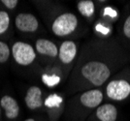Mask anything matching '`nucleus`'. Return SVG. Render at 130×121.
<instances>
[{"mask_svg": "<svg viewBox=\"0 0 130 121\" xmlns=\"http://www.w3.org/2000/svg\"><path fill=\"white\" fill-rule=\"evenodd\" d=\"M96 116L100 121H116L118 118V110L112 104L102 105L96 110Z\"/></svg>", "mask_w": 130, "mask_h": 121, "instance_id": "obj_10", "label": "nucleus"}, {"mask_svg": "<svg viewBox=\"0 0 130 121\" xmlns=\"http://www.w3.org/2000/svg\"><path fill=\"white\" fill-rule=\"evenodd\" d=\"M10 17L5 11H0V34H3L9 27Z\"/></svg>", "mask_w": 130, "mask_h": 121, "instance_id": "obj_13", "label": "nucleus"}, {"mask_svg": "<svg viewBox=\"0 0 130 121\" xmlns=\"http://www.w3.org/2000/svg\"><path fill=\"white\" fill-rule=\"evenodd\" d=\"M0 114H1V110H0Z\"/></svg>", "mask_w": 130, "mask_h": 121, "instance_id": "obj_20", "label": "nucleus"}, {"mask_svg": "<svg viewBox=\"0 0 130 121\" xmlns=\"http://www.w3.org/2000/svg\"><path fill=\"white\" fill-rule=\"evenodd\" d=\"M106 93L110 99L122 101L130 95V83L124 79L112 80L107 85Z\"/></svg>", "mask_w": 130, "mask_h": 121, "instance_id": "obj_4", "label": "nucleus"}, {"mask_svg": "<svg viewBox=\"0 0 130 121\" xmlns=\"http://www.w3.org/2000/svg\"><path fill=\"white\" fill-rule=\"evenodd\" d=\"M77 54V46L73 41H65L60 45L58 57L64 64H69L74 60Z\"/></svg>", "mask_w": 130, "mask_h": 121, "instance_id": "obj_6", "label": "nucleus"}, {"mask_svg": "<svg viewBox=\"0 0 130 121\" xmlns=\"http://www.w3.org/2000/svg\"><path fill=\"white\" fill-rule=\"evenodd\" d=\"M10 57V49L8 45L0 41V63H5Z\"/></svg>", "mask_w": 130, "mask_h": 121, "instance_id": "obj_14", "label": "nucleus"}, {"mask_svg": "<svg viewBox=\"0 0 130 121\" xmlns=\"http://www.w3.org/2000/svg\"><path fill=\"white\" fill-rule=\"evenodd\" d=\"M12 53L15 61L22 66L31 64L36 58V53L32 46L23 42L15 43L12 48Z\"/></svg>", "mask_w": 130, "mask_h": 121, "instance_id": "obj_3", "label": "nucleus"}, {"mask_svg": "<svg viewBox=\"0 0 130 121\" xmlns=\"http://www.w3.org/2000/svg\"><path fill=\"white\" fill-rule=\"evenodd\" d=\"M123 33L128 39H130V16L127 17L123 24Z\"/></svg>", "mask_w": 130, "mask_h": 121, "instance_id": "obj_16", "label": "nucleus"}, {"mask_svg": "<svg viewBox=\"0 0 130 121\" xmlns=\"http://www.w3.org/2000/svg\"><path fill=\"white\" fill-rule=\"evenodd\" d=\"M16 27L22 32H35L39 26V22L35 16L27 13L19 14L15 19Z\"/></svg>", "mask_w": 130, "mask_h": 121, "instance_id": "obj_5", "label": "nucleus"}, {"mask_svg": "<svg viewBox=\"0 0 130 121\" xmlns=\"http://www.w3.org/2000/svg\"><path fill=\"white\" fill-rule=\"evenodd\" d=\"M24 102L30 110H37L42 107V90L38 86H31L27 90Z\"/></svg>", "mask_w": 130, "mask_h": 121, "instance_id": "obj_8", "label": "nucleus"}, {"mask_svg": "<svg viewBox=\"0 0 130 121\" xmlns=\"http://www.w3.org/2000/svg\"><path fill=\"white\" fill-rule=\"evenodd\" d=\"M62 102V99L60 98L58 95H52L50 96L48 99L46 100V103L45 105L49 108H54V107H56L58 106Z\"/></svg>", "mask_w": 130, "mask_h": 121, "instance_id": "obj_15", "label": "nucleus"}, {"mask_svg": "<svg viewBox=\"0 0 130 121\" xmlns=\"http://www.w3.org/2000/svg\"><path fill=\"white\" fill-rule=\"evenodd\" d=\"M1 3H3V5L7 7L8 9H14L17 7L19 1L18 0H2Z\"/></svg>", "mask_w": 130, "mask_h": 121, "instance_id": "obj_17", "label": "nucleus"}, {"mask_svg": "<svg viewBox=\"0 0 130 121\" xmlns=\"http://www.w3.org/2000/svg\"><path fill=\"white\" fill-rule=\"evenodd\" d=\"M78 10L84 17H90L94 14V3L91 0H81L78 2Z\"/></svg>", "mask_w": 130, "mask_h": 121, "instance_id": "obj_12", "label": "nucleus"}, {"mask_svg": "<svg viewBox=\"0 0 130 121\" xmlns=\"http://www.w3.org/2000/svg\"><path fill=\"white\" fill-rule=\"evenodd\" d=\"M81 103L87 108H96L103 100V93L98 89L87 90L81 95Z\"/></svg>", "mask_w": 130, "mask_h": 121, "instance_id": "obj_7", "label": "nucleus"}, {"mask_svg": "<svg viewBox=\"0 0 130 121\" xmlns=\"http://www.w3.org/2000/svg\"><path fill=\"white\" fill-rule=\"evenodd\" d=\"M0 106L5 110V114L9 119H15L19 116L20 107L13 97L9 95L3 96L0 100Z\"/></svg>", "mask_w": 130, "mask_h": 121, "instance_id": "obj_9", "label": "nucleus"}, {"mask_svg": "<svg viewBox=\"0 0 130 121\" xmlns=\"http://www.w3.org/2000/svg\"><path fill=\"white\" fill-rule=\"evenodd\" d=\"M82 75L94 86H100L111 76L109 67L99 61H89L82 68Z\"/></svg>", "mask_w": 130, "mask_h": 121, "instance_id": "obj_1", "label": "nucleus"}, {"mask_svg": "<svg viewBox=\"0 0 130 121\" xmlns=\"http://www.w3.org/2000/svg\"><path fill=\"white\" fill-rule=\"evenodd\" d=\"M44 82L45 83H47L48 85H51V86H53L54 84H56V83H58V77H44Z\"/></svg>", "mask_w": 130, "mask_h": 121, "instance_id": "obj_18", "label": "nucleus"}, {"mask_svg": "<svg viewBox=\"0 0 130 121\" xmlns=\"http://www.w3.org/2000/svg\"><path fill=\"white\" fill-rule=\"evenodd\" d=\"M36 50L40 54L55 57L58 54L57 47L52 41L47 39H39L36 42Z\"/></svg>", "mask_w": 130, "mask_h": 121, "instance_id": "obj_11", "label": "nucleus"}, {"mask_svg": "<svg viewBox=\"0 0 130 121\" xmlns=\"http://www.w3.org/2000/svg\"><path fill=\"white\" fill-rule=\"evenodd\" d=\"M24 121H35L33 118H28V119H26V120H24Z\"/></svg>", "mask_w": 130, "mask_h": 121, "instance_id": "obj_19", "label": "nucleus"}, {"mask_svg": "<svg viewBox=\"0 0 130 121\" xmlns=\"http://www.w3.org/2000/svg\"><path fill=\"white\" fill-rule=\"evenodd\" d=\"M78 25V18L72 13H64L56 17L53 22L52 30L54 35L64 37L71 34Z\"/></svg>", "mask_w": 130, "mask_h": 121, "instance_id": "obj_2", "label": "nucleus"}]
</instances>
